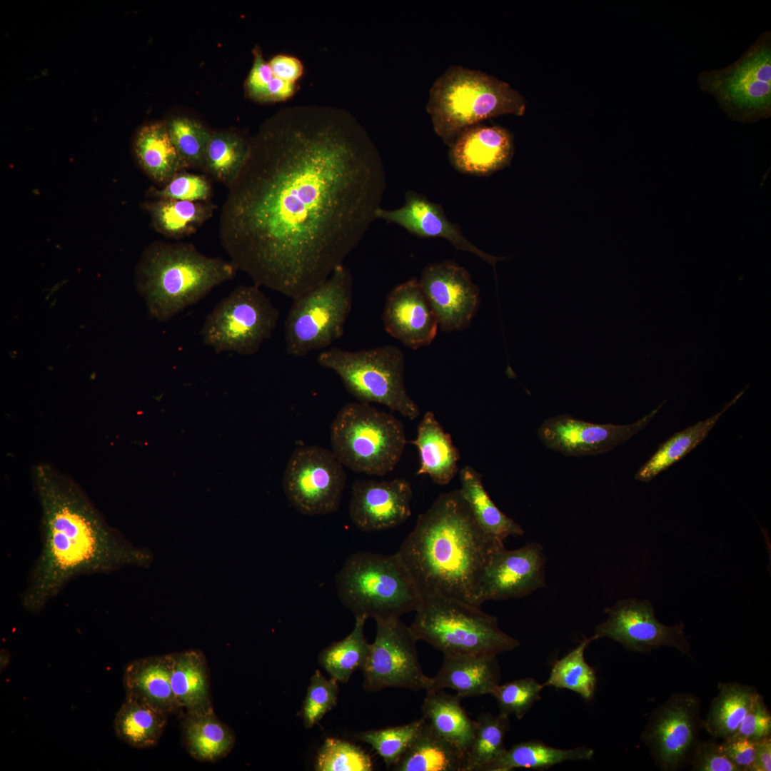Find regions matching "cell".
Here are the masks:
<instances>
[{
	"label": "cell",
	"instance_id": "d590c367",
	"mask_svg": "<svg viewBox=\"0 0 771 771\" xmlns=\"http://www.w3.org/2000/svg\"><path fill=\"white\" fill-rule=\"evenodd\" d=\"M594 750L586 746L560 749L538 740L513 745L484 771H510L515 768L544 770L566 761L590 760Z\"/></svg>",
	"mask_w": 771,
	"mask_h": 771
},
{
	"label": "cell",
	"instance_id": "52a82bcc",
	"mask_svg": "<svg viewBox=\"0 0 771 771\" xmlns=\"http://www.w3.org/2000/svg\"><path fill=\"white\" fill-rule=\"evenodd\" d=\"M415 613L410 627L416 638L443 655L498 656L520 645L500 630L495 616L455 598L423 595Z\"/></svg>",
	"mask_w": 771,
	"mask_h": 771
},
{
	"label": "cell",
	"instance_id": "f5cc1de1",
	"mask_svg": "<svg viewBox=\"0 0 771 771\" xmlns=\"http://www.w3.org/2000/svg\"><path fill=\"white\" fill-rule=\"evenodd\" d=\"M268 64L276 77L293 84L297 83L304 72L302 61L291 55H276L268 61Z\"/></svg>",
	"mask_w": 771,
	"mask_h": 771
},
{
	"label": "cell",
	"instance_id": "d4e9b609",
	"mask_svg": "<svg viewBox=\"0 0 771 771\" xmlns=\"http://www.w3.org/2000/svg\"><path fill=\"white\" fill-rule=\"evenodd\" d=\"M172 653L144 657L124 667L126 698L148 704L168 715L178 711L171 685Z\"/></svg>",
	"mask_w": 771,
	"mask_h": 771
},
{
	"label": "cell",
	"instance_id": "e0dca14e",
	"mask_svg": "<svg viewBox=\"0 0 771 771\" xmlns=\"http://www.w3.org/2000/svg\"><path fill=\"white\" fill-rule=\"evenodd\" d=\"M545 563L543 548L536 542L515 550H497L483 570L474 605L520 598L545 587Z\"/></svg>",
	"mask_w": 771,
	"mask_h": 771
},
{
	"label": "cell",
	"instance_id": "f907efd6",
	"mask_svg": "<svg viewBox=\"0 0 771 771\" xmlns=\"http://www.w3.org/2000/svg\"><path fill=\"white\" fill-rule=\"evenodd\" d=\"M253 53V62L246 81L245 89L249 97L264 102L267 89L275 75L268 61L264 59L261 50L256 47Z\"/></svg>",
	"mask_w": 771,
	"mask_h": 771
},
{
	"label": "cell",
	"instance_id": "5b68a950",
	"mask_svg": "<svg viewBox=\"0 0 771 771\" xmlns=\"http://www.w3.org/2000/svg\"><path fill=\"white\" fill-rule=\"evenodd\" d=\"M525 107L523 96L508 83L460 65L435 79L426 105L435 133L448 146L466 128L501 115L523 116Z\"/></svg>",
	"mask_w": 771,
	"mask_h": 771
},
{
	"label": "cell",
	"instance_id": "ee69618b",
	"mask_svg": "<svg viewBox=\"0 0 771 771\" xmlns=\"http://www.w3.org/2000/svg\"><path fill=\"white\" fill-rule=\"evenodd\" d=\"M317 771H371L373 762L361 747L339 739H326L318 750Z\"/></svg>",
	"mask_w": 771,
	"mask_h": 771
},
{
	"label": "cell",
	"instance_id": "f6af8a7d",
	"mask_svg": "<svg viewBox=\"0 0 771 771\" xmlns=\"http://www.w3.org/2000/svg\"><path fill=\"white\" fill-rule=\"evenodd\" d=\"M544 688L533 677H523L505 684L498 685L491 692L497 702L500 714L515 715L520 720L541 699Z\"/></svg>",
	"mask_w": 771,
	"mask_h": 771
},
{
	"label": "cell",
	"instance_id": "7c38bea8",
	"mask_svg": "<svg viewBox=\"0 0 771 771\" xmlns=\"http://www.w3.org/2000/svg\"><path fill=\"white\" fill-rule=\"evenodd\" d=\"M279 317L260 286L241 285L207 316L200 334L203 344L217 353L253 355L272 336Z\"/></svg>",
	"mask_w": 771,
	"mask_h": 771
},
{
	"label": "cell",
	"instance_id": "681fc988",
	"mask_svg": "<svg viewBox=\"0 0 771 771\" xmlns=\"http://www.w3.org/2000/svg\"><path fill=\"white\" fill-rule=\"evenodd\" d=\"M692 771H740L713 741L697 743L691 757Z\"/></svg>",
	"mask_w": 771,
	"mask_h": 771
},
{
	"label": "cell",
	"instance_id": "4dcf8cb0",
	"mask_svg": "<svg viewBox=\"0 0 771 771\" xmlns=\"http://www.w3.org/2000/svg\"><path fill=\"white\" fill-rule=\"evenodd\" d=\"M457 695L442 690L428 692L421 706L423 717L431 729L465 755L471 745L475 720L470 719Z\"/></svg>",
	"mask_w": 771,
	"mask_h": 771
},
{
	"label": "cell",
	"instance_id": "f546056e",
	"mask_svg": "<svg viewBox=\"0 0 771 771\" xmlns=\"http://www.w3.org/2000/svg\"><path fill=\"white\" fill-rule=\"evenodd\" d=\"M142 208L149 214L156 232L167 238L180 240L195 233L211 218L217 206L211 201L158 198L143 202Z\"/></svg>",
	"mask_w": 771,
	"mask_h": 771
},
{
	"label": "cell",
	"instance_id": "ab89813d",
	"mask_svg": "<svg viewBox=\"0 0 771 771\" xmlns=\"http://www.w3.org/2000/svg\"><path fill=\"white\" fill-rule=\"evenodd\" d=\"M510 730L509 717L481 713L475 720L471 745L466 753L465 771H484L506 750L504 740Z\"/></svg>",
	"mask_w": 771,
	"mask_h": 771
},
{
	"label": "cell",
	"instance_id": "4316f807",
	"mask_svg": "<svg viewBox=\"0 0 771 771\" xmlns=\"http://www.w3.org/2000/svg\"><path fill=\"white\" fill-rule=\"evenodd\" d=\"M181 735L191 757L203 762H216L225 758L236 742L233 730L217 717L213 707L184 712Z\"/></svg>",
	"mask_w": 771,
	"mask_h": 771
},
{
	"label": "cell",
	"instance_id": "30bf717a",
	"mask_svg": "<svg viewBox=\"0 0 771 771\" xmlns=\"http://www.w3.org/2000/svg\"><path fill=\"white\" fill-rule=\"evenodd\" d=\"M353 293L352 275L342 264L326 281L293 299L284 322L288 354L303 357L341 338Z\"/></svg>",
	"mask_w": 771,
	"mask_h": 771
},
{
	"label": "cell",
	"instance_id": "f35d334b",
	"mask_svg": "<svg viewBox=\"0 0 771 771\" xmlns=\"http://www.w3.org/2000/svg\"><path fill=\"white\" fill-rule=\"evenodd\" d=\"M355 618L351 633L324 648L318 657V662L330 676L343 683L347 682L356 670H362L371 646L364 635L367 618Z\"/></svg>",
	"mask_w": 771,
	"mask_h": 771
},
{
	"label": "cell",
	"instance_id": "11a10c76",
	"mask_svg": "<svg viewBox=\"0 0 771 771\" xmlns=\"http://www.w3.org/2000/svg\"><path fill=\"white\" fill-rule=\"evenodd\" d=\"M9 654L6 650L1 651V670H2L8 665L9 660Z\"/></svg>",
	"mask_w": 771,
	"mask_h": 771
},
{
	"label": "cell",
	"instance_id": "4fadbf2b",
	"mask_svg": "<svg viewBox=\"0 0 771 771\" xmlns=\"http://www.w3.org/2000/svg\"><path fill=\"white\" fill-rule=\"evenodd\" d=\"M346 481L343 465L332 450L303 445L288 459L283 488L288 502L299 513L321 515L338 510Z\"/></svg>",
	"mask_w": 771,
	"mask_h": 771
},
{
	"label": "cell",
	"instance_id": "484cf974",
	"mask_svg": "<svg viewBox=\"0 0 771 771\" xmlns=\"http://www.w3.org/2000/svg\"><path fill=\"white\" fill-rule=\"evenodd\" d=\"M418 450V475H427L438 485L449 483L458 471L460 453L431 411H427L417 427L416 438L408 442Z\"/></svg>",
	"mask_w": 771,
	"mask_h": 771
},
{
	"label": "cell",
	"instance_id": "bcb514c9",
	"mask_svg": "<svg viewBox=\"0 0 771 771\" xmlns=\"http://www.w3.org/2000/svg\"><path fill=\"white\" fill-rule=\"evenodd\" d=\"M338 681L327 679L316 670L310 680L301 707V717L306 728H311L337 704Z\"/></svg>",
	"mask_w": 771,
	"mask_h": 771
},
{
	"label": "cell",
	"instance_id": "83f0119b",
	"mask_svg": "<svg viewBox=\"0 0 771 771\" xmlns=\"http://www.w3.org/2000/svg\"><path fill=\"white\" fill-rule=\"evenodd\" d=\"M133 147L140 167L161 186L177 173L188 169L173 145L165 122H153L141 127L136 135Z\"/></svg>",
	"mask_w": 771,
	"mask_h": 771
},
{
	"label": "cell",
	"instance_id": "2e32d148",
	"mask_svg": "<svg viewBox=\"0 0 771 771\" xmlns=\"http://www.w3.org/2000/svg\"><path fill=\"white\" fill-rule=\"evenodd\" d=\"M607 619L596 625L593 640L607 638L635 652L647 653L662 646L672 647L692 660L690 645L680 622L666 625L658 621L650 600L635 598L618 600L605 610Z\"/></svg>",
	"mask_w": 771,
	"mask_h": 771
},
{
	"label": "cell",
	"instance_id": "db71d44e",
	"mask_svg": "<svg viewBox=\"0 0 771 771\" xmlns=\"http://www.w3.org/2000/svg\"><path fill=\"white\" fill-rule=\"evenodd\" d=\"M755 758L750 771L771 770V737L755 742Z\"/></svg>",
	"mask_w": 771,
	"mask_h": 771
},
{
	"label": "cell",
	"instance_id": "603a6c76",
	"mask_svg": "<svg viewBox=\"0 0 771 771\" xmlns=\"http://www.w3.org/2000/svg\"><path fill=\"white\" fill-rule=\"evenodd\" d=\"M514 153L512 134L500 126L473 125L449 146L448 157L458 171L488 176L510 163Z\"/></svg>",
	"mask_w": 771,
	"mask_h": 771
},
{
	"label": "cell",
	"instance_id": "7dc6e473",
	"mask_svg": "<svg viewBox=\"0 0 771 771\" xmlns=\"http://www.w3.org/2000/svg\"><path fill=\"white\" fill-rule=\"evenodd\" d=\"M146 194L151 199L206 201H211L213 189L206 176L184 171L177 173L161 188L150 187Z\"/></svg>",
	"mask_w": 771,
	"mask_h": 771
},
{
	"label": "cell",
	"instance_id": "cb8c5ba5",
	"mask_svg": "<svg viewBox=\"0 0 771 771\" xmlns=\"http://www.w3.org/2000/svg\"><path fill=\"white\" fill-rule=\"evenodd\" d=\"M500 677L497 655L445 654L426 692L450 688L461 699L490 695Z\"/></svg>",
	"mask_w": 771,
	"mask_h": 771
},
{
	"label": "cell",
	"instance_id": "d6a6232c",
	"mask_svg": "<svg viewBox=\"0 0 771 771\" xmlns=\"http://www.w3.org/2000/svg\"><path fill=\"white\" fill-rule=\"evenodd\" d=\"M760 694L752 686L736 682H720L702 727L712 737L727 740L737 732Z\"/></svg>",
	"mask_w": 771,
	"mask_h": 771
},
{
	"label": "cell",
	"instance_id": "9a60e30c",
	"mask_svg": "<svg viewBox=\"0 0 771 771\" xmlns=\"http://www.w3.org/2000/svg\"><path fill=\"white\" fill-rule=\"evenodd\" d=\"M700 700L691 693H674L651 713L641 733L656 765L675 771L691 759L700 740Z\"/></svg>",
	"mask_w": 771,
	"mask_h": 771
},
{
	"label": "cell",
	"instance_id": "8fae6325",
	"mask_svg": "<svg viewBox=\"0 0 771 771\" xmlns=\"http://www.w3.org/2000/svg\"><path fill=\"white\" fill-rule=\"evenodd\" d=\"M700 89L713 95L734 120L755 122L771 116V32L766 31L733 64L702 71Z\"/></svg>",
	"mask_w": 771,
	"mask_h": 771
},
{
	"label": "cell",
	"instance_id": "277c9868",
	"mask_svg": "<svg viewBox=\"0 0 771 771\" xmlns=\"http://www.w3.org/2000/svg\"><path fill=\"white\" fill-rule=\"evenodd\" d=\"M231 261L207 256L193 244L157 241L143 251L134 283L151 318L166 322L232 280Z\"/></svg>",
	"mask_w": 771,
	"mask_h": 771
},
{
	"label": "cell",
	"instance_id": "ac0fdd59",
	"mask_svg": "<svg viewBox=\"0 0 771 771\" xmlns=\"http://www.w3.org/2000/svg\"><path fill=\"white\" fill-rule=\"evenodd\" d=\"M660 406L638 420L627 425L599 424L568 414L544 420L538 435L549 449L567 456L581 457L608 452L643 430Z\"/></svg>",
	"mask_w": 771,
	"mask_h": 771
},
{
	"label": "cell",
	"instance_id": "5bb4252c",
	"mask_svg": "<svg viewBox=\"0 0 771 771\" xmlns=\"http://www.w3.org/2000/svg\"><path fill=\"white\" fill-rule=\"evenodd\" d=\"M376 635L363 667V688L378 692L396 687L419 691L430 688L418 655V639L400 618L376 620Z\"/></svg>",
	"mask_w": 771,
	"mask_h": 771
},
{
	"label": "cell",
	"instance_id": "9c48e42d",
	"mask_svg": "<svg viewBox=\"0 0 771 771\" xmlns=\"http://www.w3.org/2000/svg\"><path fill=\"white\" fill-rule=\"evenodd\" d=\"M317 362L334 371L358 402L382 404L410 420L419 416V408L404 386V356L398 347L357 351L331 348L319 353Z\"/></svg>",
	"mask_w": 771,
	"mask_h": 771
},
{
	"label": "cell",
	"instance_id": "3957f363",
	"mask_svg": "<svg viewBox=\"0 0 771 771\" xmlns=\"http://www.w3.org/2000/svg\"><path fill=\"white\" fill-rule=\"evenodd\" d=\"M504 542L478 524L460 489L443 493L421 513L398 555L423 595L474 605L483 570Z\"/></svg>",
	"mask_w": 771,
	"mask_h": 771
},
{
	"label": "cell",
	"instance_id": "c3c4849f",
	"mask_svg": "<svg viewBox=\"0 0 771 771\" xmlns=\"http://www.w3.org/2000/svg\"><path fill=\"white\" fill-rule=\"evenodd\" d=\"M771 715L763 697L760 695L742 720L737 732L732 737H740L757 742L770 737ZM731 738V737H730Z\"/></svg>",
	"mask_w": 771,
	"mask_h": 771
},
{
	"label": "cell",
	"instance_id": "7bdbcfd3",
	"mask_svg": "<svg viewBox=\"0 0 771 771\" xmlns=\"http://www.w3.org/2000/svg\"><path fill=\"white\" fill-rule=\"evenodd\" d=\"M425 722L422 717L405 725L363 731L356 737L371 745L388 768L393 767L413 742Z\"/></svg>",
	"mask_w": 771,
	"mask_h": 771
},
{
	"label": "cell",
	"instance_id": "ffe728a7",
	"mask_svg": "<svg viewBox=\"0 0 771 771\" xmlns=\"http://www.w3.org/2000/svg\"><path fill=\"white\" fill-rule=\"evenodd\" d=\"M413 490L405 478L356 480L352 486L349 515L363 532L389 529L411 515Z\"/></svg>",
	"mask_w": 771,
	"mask_h": 771
},
{
	"label": "cell",
	"instance_id": "8d00e7d4",
	"mask_svg": "<svg viewBox=\"0 0 771 771\" xmlns=\"http://www.w3.org/2000/svg\"><path fill=\"white\" fill-rule=\"evenodd\" d=\"M250 140L230 130L211 131L202 171L228 188L247 158Z\"/></svg>",
	"mask_w": 771,
	"mask_h": 771
},
{
	"label": "cell",
	"instance_id": "60d3db41",
	"mask_svg": "<svg viewBox=\"0 0 771 771\" xmlns=\"http://www.w3.org/2000/svg\"><path fill=\"white\" fill-rule=\"evenodd\" d=\"M593 641L585 638L573 650L556 660L553 665L543 687L566 689L580 695L585 700H591L597 687L596 673L585 660V651Z\"/></svg>",
	"mask_w": 771,
	"mask_h": 771
},
{
	"label": "cell",
	"instance_id": "e575fe53",
	"mask_svg": "<svg viewBox=\"0 0 771 771\" xmlns=\"http://www.w3.org/2000/svg\"><path fill=\"white\" fill-rule=\"evenodd\" d=\"M459 488L480 527L491 537L504 542L510 535H523L521 525L503 513L485 490L482 475L465 465L460 470Z\"/></svg>",
	"mask_w": 771,
	"mask_h": 771
},
{
	"label": "cell",
	"instance_id": "7402d4cb",
	"mask_svg": "<svg viewBox=\"0 0 771 771\" xmlns=\"http://www.w3.org/2000/svg\"><path fill=\"white\" fill-rule=\"evenodd\" d=\"M405 198L404 205L399 208L386 210L381 207L376 212V219L395 223L420 237L446 239L455 248L473 253L491 264L494 270L497 262L507 258L490 255L477 248L463 234L458 225L447 218L440 204L413 191H407Z\"/></svg>",
	"mask_w": 771,
	"mask_h": 771
},
{
	"label": "cell",
	"instance_id": "1f68e13d",
	"mask_svg": "<svg viewBox=\"0 0 771 771\" xmlns=\"http://www.w3.org/2000/svg\"><path fill=\"white\" fill-rule=\"evenodd\" d=\"M465 755L435 733L425 721L413 742L393 770L465 771Z\"/></svg>",
	"mask_w": 771,
	"mask_h": 771
},
{
	"label": "cell",
	"instance_id": "b9f144b4",
	"mask_svg": "<svg viewBox=\"0 0 771 771\" xmlns=\"http://www.w3.org/2000/svg\"><path fill=\"white\" fill-rule=\"evenodd\" d=\"M165 123L173 145L188 168L202 170L211 131L186 116L172 117Z\"/></svg>",
	"mask_w": 771,
	"mask_h": 771
},
{
	"label": "cell",
	"instance_id": "816d5d0a",
	"mask_svg": "<svg viewBox=\"0 0 771 771\" xmlns=\"http://www.w3.org/2000/svg\"><path fill=\"white\" fill-rule=\"evenodd\" d=\"M719 745L740 771H750L755 758V742L745 738L731 737L725 740Z\"/></svg>",
	"mask_w": 771,
	"mask_h": 771
},
{
	"label": "cell",
	"instance_id": "7a4b0ae2",
	"mask_svg": "<svg viewBox=\"0 0 771 771\" xmlns=\"http://www.w3.org/2000/svg\"><path fill=\"white\" fill-rule=\"evenodd\" d=\"M34 480L41 549L21 595L25 610L41 612L80 576L151 565V551L135 546L111 526L73 480L45 463L34 469Z\"/></svg>",
	"mask_w": 771,
	"mask_h": 771
},
{
	"label": "cell",
	"instance_id": "836d02e7",
	"mask_svg": "<svg viewBox=\"0 0 771 771\" xmlns=\"http://www.w3.org/2000/svg\"><path fill=\"white\" fill-rule=\"evenodd\" d=\"M168 715L147 703L125 697L114 717L115 734L132 747H153L163 734Z\"/></svg>",
	"mask_w": 771,
	"mask_h": 771
},
{
	"label": "cell",
	"instance_id": "f1b7e54d",
	"mask_svg": "<svg viewBox=\"0 0 771 771\" xmlns=\"http://www.w3.org/2000/svg\"><path fill=\"white\" fill-rule=\"evenodd\" d=\"M171 685L179 710L199 711L212 706L210 671L203 652L187 650L172 653Z\"/></svg>",
	"mask_w": 771,
	"mask_h": 771
},
{
	"label": "cell",
	"instance_id": "d6986e66",
	"mask_svg": "<svg viewBox=\"0 0 771 771\" xmlns=\"http://www.w3.org/2000/svg\"><path fill=\"white\" fill-rule=\"evenodd\" d=\"M419 281L438 323L444 331L467 328L480 304V291L468 271L451 261L424 268Z\"/></svg>",
	"mask_w": 771,
	"mask_h": 771
},
{
	"label": "cell",
	"instance_id": "44dd1931",
	"mask_svg": "<svg viewBox=\"0 0 771 771\" xmlns=\"http://www.w3.org/2000/svg\"><path fill=\"white\" fill-rule=\"evenodd\" d=\"M388 333L412 349L428 346L438 323L419 281L410 279L388 294L382 315Z\"/></svg>",
	"mask_w": 771,
	"mask_h": 771
},
{
	"label": "cell",
	"instance_id": "ba28073f",
	"mask_svg": "<svg viewBox=\"0 0 771 771\" xmlns=\"http://www.w3.org/2000/svg\"><path fill=\"white\" fill-rule=\"evenodd\" d=\"M330 441L343 465L379 476L394 469L408 443L398 418L358 401L339 410L331 424Z\"/></svg>",
	"mask_w": 771,
	"mask_h": 771
},
{
	"label": "cell",
	"instance_id": "6da1fadb",
	"mask_svg": "<svg viewBox=\"0 0 771 771\" xmlns=\"http://www.w3.org/2000/svg\"><path fill=\"white\" fill-rule=\"evenodd\" d=\"M379 153L349 112L297 106L262 125L227 188L221 244L254 284L295 299L326 281L376 219Z\"/></svg>",
	"mask_w": 771,
	"mask_h": 771
},
{
	"label": "cell",
	"instance_id": "74e56055",
	"mask_svg": "<svg viewBox=\"0 0 771 771\" xmlns=\"http://www.w3.org/2000/svg\"><path fill=\"white\" fill-rule=\"evenodd\" d=\"M740 395L715 415L672 435L640 468L635 478L642 482H650L689 453L707 437L722 414L736 402Z\"/></svg>",
	"mask_w": 771,
	"mask_h": 771
},
{
	"label": "cell",
	"instance_id": "8992f818",
	"mask_svg": "<svg viewBox=\"0 0 771 771\" xmlns=\"http://www.w3.org/2000/svg\"><path fill=\"white\" fill-rule=\"evenodd\" d=\"M341 603L355 617L375 620L400 618L415 611L422 594L398 555L358 551L350 555L336 576Z\"/></svg>",
	"mask_w": 771,
	"mask_h": 771
}]
</instances>
